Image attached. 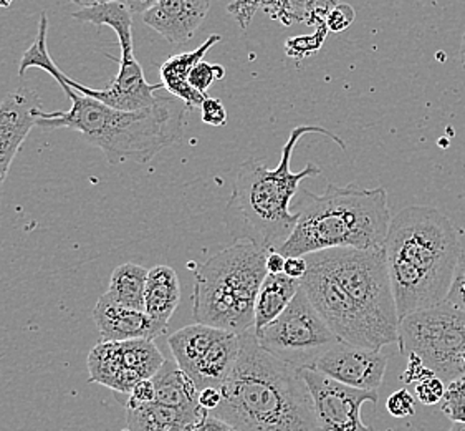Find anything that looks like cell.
<instances>
[{"label": "cell", "mask_w": 465, "mask_h": 431, "mask_svg": "<svg viewBox=\"0 0 465 431\" xmlns=\"http://www.w3.org/2000/svg\"><path fill=\"white\" fill-rule=\"evenodd\" d=\"M74 5L86 9V7H94V5H102V4H108V2H114V0H72Z\"/></svg>", "instance_id": "cell-40"}, {"label": "cell", "mask_w": 465, "mask_h": 431, "mask_svg": "<svg viewBox=\"0 0 465 431\" xmlns=\"http://www.w3.org/2000/svg\"><path fill=\"white\" fill-rule=\"evenodd\" d=\"M388 368V356L381 350L354 347L338 342L318 358L313 368L338 384L356 390L378 392Z\"/></svg>", "instance_id": "cell-12"}, {"label": "cell", "mask_w": 465, "mask_h": 431, "mask_svg": "<svg viewBox=\"0 0 465 431\" xmlns=\"http://www.w3.org/2000/svg\"><path fill=\"white\" fill-rule=\"evenodd\" d=\"M305 259L302 289L340 342L371 350L400 344L401 320L384 247H338Z\"/></svg>", "instance_id": "cell-1"}, {"label": "cell", "mask_w": 465, "mask_h": 431, "mask_svg": "<svg viewBox=\"0 0 465 431\" xmlns=\"http://www.w3.org/2000/svg\"><path fill=\"white\" fill-rule=\"evenodd\" d=\"M384 254L401 320L446 302L464 251L447 216L408 206L392 217Z\"/></svg>", "instance_id": "cell-3"}, {"label": "cell", "mask_w": 465, "mask_h": 431, "mask_svg": "<svg viewBox=\"0 0 465 431\" xmlns=\"http://www.w3.org/2000/svg\"><path fill=\"white\" fill-rule=\"evenodd\" d=\"M126 0H114L102 5L86 7L76 10L72 14L74 20H80L84 24L94 25H106L116 34L120 47H122V58L134 56V44H133V15Z\"/></svg>", "instance_id": "cell-22"}, {"label": "cell", "mask_w": 465, "mask_h": 431, "mask_svg": "<svg viewBox=\"0 0 465 431\" xmlns=\"http://www.w3.org/2000/svg\"><path fill=\"white\" fill-rule=\"evenodd\" d=\"M460 56H462V65L465 68V34L464 38H462V48H460Z\"/></svg>", "instance_id": "cell-43"}, {"label": "cell", "mask_w": 465, "mask_h": 431, "mask_svg": "<svg viewBox=\"0 0 465 431\" xmlns=\"http://www.w3.org/2000/svg\"><path fill=\"white\" fill-rule=\"evenodd\" d=\"M302 282L285 274H267L255 302V332L279 317L295 299Z\"/></svg>", "instance_id": "cell-23"}, {"label": "cell", "mask_w": 465, "mask_h": 431, "mask_svg": "<svg viewBox=\"0 0 465 431\" xmlns=\"http://www.w3.org/2000/svg\"><path fill=\"white\" fill-rule=\"evenodd\" d=\"M223 332L221 328L209 327L203 324L187 326L174 332L168 338V344L179 368L189 376Z\"/></svg>", "instance_id": "cell-24"}, {"label": "cell", "mask_w": 465, "mask_h": 431, "mask_svg": "<svg viewBox=\"0 0 465 431\" xmlns=\"http://www.w3.org/2000/svg\"><path fill=\"white\" fill-rule=\"evenodd\" d=\"M285 261H287V257L279 251H270L267 261H265L267 274H283Z\"/></svg>", "instance_id": "cell-38"}, {"label": "cell", "mask_w": 465, "mask_h": 431, "mask_svg": "<svg viewBox=\"0 0 465 431\" xmlns=\"http://www.w3.org/2000/svg\"><path fill=\"white\" fill-rule=\"evenodd\" d=\"M414 405H416L414 396L406 388H401V390H396L394 394L390 395V398L386 402V410L394 418H408L416 412Z\"/></svg>", "instance_id": "cell-30"}, {"label": "cell", "mask_w": 465, "mask_h": 431, "mask_svg": "<svg viewBox=\"0 0 465 431\" xmlns=\"http://www.w3.org/2000/svg\"><path fill=\"white\" fill-rule=\"evenodd\" d=\"M47 32V14H42V19L38 22L37 38H35L34 44L25 50V54L22 55V60H20L19 76H24V74L27 72L28 68L37 66L40 70L47 72L48 75L54 76V80H56V84H58L65 74L56 66L55 62L52 60V56L48 54Z\"/></svg>", "instance_id": "cell-26"}, {"label": "cell", "mask_w": 465, "mask_h": 431, "mask_svg": "<svg viewBox=\"0 0 465 431\" xmlns=\"http://www.w3.org/2000/svg\"><path fill=\"white\" fill-rule=\"evenodd\" d=\"M211 10V0H159L143 14V22L169 44L181 47L194 37Z\"/></svg>", "instance_id": "cell-15"}, {"label": "cell", "mask_w": 465, "mask_h": 431, "mask_svg": "<svg viewBox=\"0 0 465 431\" xmlns=\"http://www.w3.org/2000/svg\"><path fill=\"white\" fill-rule=\"evenodd\" d=\"M197 431H237L229 423L223 422L211 413H205L203 420L197 423Z\"/></svg>", "instance_id": "cell-37"}, {"label": "cell", "mask_w": 465, "mask_h": 431, "mask_svg": "<svg viewBox=\"0 0 465 431\" xmlns=\"http://www.w3.org/2000/svg\"><path fill=\"white\" fill-rule=\"evenodd\" d=\"M302 193L297 226L279 249L285 257L338 247H384L392 219L386 189L330 185L320 196Z\"/></svg>", "instance_id": "cell-6"}, {"label": "cell", "mask_w": 465, "mask_h": 431, "mask_svg": "<svg viewBox=\"0 0 465 431\" xmlns=\"http://www.w3.org/2000/svg\"><path fill=\"white\" fill-rule=\"evenodd\" d=\"M429 376H432V372L426 368V366L422 364V360L419 356H408V368L401 376L406 384H418L422 378H426Z\"/></svg>", "instance_id": "cell-34"}, {"label": "cell", "mask_w": 465, "mask_h": 431, "mask_svg": "<svg viewBox=\"0 0 465 431\" xmlns=\"http://www.w3.org/2000/svg\"><path fill=\"white\" fill-rule=\"evenodd\" d=\"M255 334L262 347L298 370L313 368L318 358L340 342L302 287L289 307Z\"/></svg>", "instance_id": "cell-9"}, {"label": "cell", "mask_w": 465, "mask_h": 431, "mask_svg": "<svg viewBox=\"0 0 465 431\" xmlns=\"http://www.w3.org/2000/svg\"><path fill=\"white\" fill-rule=\"evenodd\" d=\"M462 362H464V366H465V352H464V354H462Z\"/></svg>", "instance_id": "cell-45"}, {"label": "cell", "mask_w": 465, "mask_h": 431, "mask_svg": "<svg viewBox=\"0 0 465 431\" xmlns=\"http://www.w3.org/2000/svg\"><path fill=\"white\" fill-rule=\"evenodd\" d=\"M446 302L454 306L456 309L465 312V253L460 256L459 264H457L454 281H452V287L449 291Z\"/></svg>", "instance_id": "cell-31"}, {"label": "cell", "mask_w": 465, "mask_h": 431, "mask_svg": "<svg viewBox=\"0 0 465 431\" xmlns=\"http://www.w3.org/2000/svg\"><path fill=\"white\" fill-rule=\"evenodd\" d=\"M211 415L237 431H322L302 370L262 347L255 328L241 334V352Z\"/></svg>", "instance_id": "cell-2"}, {"label": "cell", "mask_w": 465, "mask_h": 431, "mask_svg": "<svg viewBox=\"0 0 465 431\" xmlns=\"http://www.w3.org/2000/svg\"><path fill=\"white\" fill-rule=\"evenodd\" d=\"M201 112H203L201 118H203L205 125L223 126L227 123V110H225V106L219 98L207 96L204 104L201 105Z\"/></svg>", "instance_id": "cell-32"}, {"label": "cell", "mask_w": 465, "mask_h": 431, "mask_svg": "<svg viewBox=\"0 0 465 431\" xmlns=\"http://www.w3.org/2000/svg\"><path fill=\"white\" fill-rule=\"evenodd\" d=\"M241 352V334H232L223 330L221 337L205 352L194 370L189 374L197 390L204 388H221L227 376H231L237 356Z\"/></svg>", "instance_id": "cell-19"}, {"label": "cell", "mask_w": 465, "mask_h": 431, "mask_svg": "<svg viewBox=\"0 0 465 431\" xmlns=\"http://www.w3.org/2000/svg\"><path fill=\"white\" fill-rule=\"evenodd\" d=\"M302 376L313 395L322 431H372L361 420V408L366 402L378 404V392L356 390L310 368Z\"/></svg>", "instance_id": "cell-11"}, {"label": "cell", "mask_w": 465, "mask_h": 431, "mask_svg": "<svg viewBox=\"0 0 465 431\" xmlns=\"http://www.w3.org/2000/svg\"><path fill=\"white\" fill-rule=\"evenodd\" d=\"M153 384L156 390V404L189 412H205L199 405L196 385L184 370L179 368L176 362L164 360L156 376H153Z\"/></svg>", "instance_id": "cell-20"}, {"label": "cell", "mask_w": 465, "mask_h": 431, "mask_svg": "<svg viewBox=\"0 0 465 431\" xmlns=\"http://www.w3.org/2000/svg\"><path fill=\"white\" fill-rule=\"evenodd\" d=\"M307 133L325 135L344 150L343 141L323 126H298L290 133L282 148L277 168L270 169L261 161H243L235 175L232 195L225 206L223 221L237 243H251L267 251H279L298 223V213L290 211V201L297 196L303 179L322 175V168L308 163L298 173L290 169V161L298 141Z\"/></svg>", "instance_id": "cell-5"}, {"label": "cell", "mask_w": 465, "mask_h": 431, "mask_svg": "<svg viewBox=\"0 0 465 431\" xmlns=\"http://www.w3.org/2000/svg\"><path fill=\"white\" fill-rule=\"evenodd\" d=\"M154 396H156V390H154L153 378H146V380H141L140 384L134 385V388L131 390V394L126 396L123 405L134 406V405L151 404L154 402Z\"/></svg>", "instance_id": "cell-33"}, {"label": "cell", "mask_w": 465, "mask_h": 431, "mask_svg": "<svg viewBox=\"0 0 465 431\" xmlns=\"http://www.w3.org/2000/svg\"><path fill=\"white\" fill-rule=\"evenodd\" d=\"M440 408L452 422H465V376L447 384Z\"/></svg>", "instance_id": "cell-27"}, {"label": "cell", "mask_w": 465, "mask_h": 431, "mask_svg": "<svg viewBox=\"0 0 465 431\" xmlns=\"http://www.w3.org/2000/svg\"><path fill=\"white\" fill-rule=\"evenodd\" d=\"M225 76V70L223 65H211L207 62H199L189 74V85L199 92L205 95L209 86L214 84L215 80H223Z\"/></svg>", "instance_id": "cell-28"}, {"label": "cell", "mask_w": 465, "mask_h": 431, "mask_svg": "<svg viewBox=\"0 0 465 431\" xmlns=\"http://www.w3.org/2000/svg\"><path fill=\"white\" fill-rule=\"evenodd\" d=\"M207 412H189L151 402L126 406L128 431H184Z\"/></svg>", "instance_id": "cell-21"}, {"label": "cell", "mask_w": 465, "mask_h": 431, "mask_svg": "<svg viewBox=\"0 0 465 431\" xmlns=\"http://www.w3.org/2000/svg\"><path fill=\"white\" fill-rule=\"evenodd\" d=\"M42 102L34 90L19 88L0 102V175L7 176L28 133L37 126Z\"/></svg>", "instance_id": "cell-14"}, {"label": "cell", "mask_w": 465, "mask_h": 431, "mask_svg": "<svg viewBox=\"0 0 465 431\" xmlns=\"http://www.w3.org/2000/svg\"><path fill=\"white\" fill-rule=\"evenodd\" d=\"M5 178H7V176H2V175H0V195H2V186H4V181H5Z\"/></svg>", "instance_id": "cell-44"}, {"label": "cell", "mask_w": 465, "mask_h": 431, "mask_svg": "<svg viewBox=\"0 0 465 431\" xmlns=\"http://www.w3.org/2000/svg\"><path fill=\"white\" fill-rule=\"evenodd\" d=\"M449 431H465V422H454Z\"/></svg>", "instance_id": "cell-41"}, {"label": "cell", "mask_w": 465, "mask_h": 431, "mask_svg": "<svg viewBox=\"0 0 465 431\" xmlns=\"http://www.w3.org/2000/svg\"><path fill=\"white\" fill-rule=\"evenodd\" d=\"M12 4H14V0H0V7L2 9H9Z\"/></svg>", "instance_id": "cell-42"}, {"label": "cell", "mask_w": 465, "mask_h": 431, "mask_svg": "<svg viewBox=\"0 0 465 431\" xmlns=\"http://www.w3.org/2000/svg\"><path fill=\"white\" fill-rule=\"evenodd\" d=\"M447 385L438 376H429L416 384V398L426 406L440 405L446 395Z\"/></svg>", "instance_id": "cell-29"}, {"label": "cell", "mask_w": 465, "mask_h": 431, "mask_svg": "<svg viewBox=\"0 0 465 431\" xmlns=\"http://www.w3.org/2000/svg\"><path fill=\"white\" fill-rule=\"evenodd\" d=\"M270 251L235 243L214 254L196 271L193 316L197 324L243 334L255 326V302L267 277Z\"/></svg>", "instance_id": "cell-7"}, {"label": "cell", "mask_w": 465, "mask_h": 431, "mask_svg": "<svg viewBox=\"0 0 465 431\" xmlns=\"http://www.w3.org/2000/svg\"><path fill=\"white\" fill-rule=\"evenodd\" d=\"M401 354L416 356L444 384L465 376V312L450 304L419 310L400 322Z\"/></svg>", "instance_id": "cell-8"}, {"label": "cell", "mask_w": 465, "mask_h": 431, "mask_svg": "<svg viewBox=\"0 0 465 431\" xmlns=\"http://www.w3.org/2000/svg\"><path fill=\"white\" fill-rule=\"evenodd\" d=\"M62 88L72 100V108L68 112L38 113L37 126L82 133L84 140L104 153L113 166L126 161L149 163L184 136L189 108L176 96H158L153 106L122 112L76 94L70 85H62Z\"/></svg>", "instance_id": "cell-4"}, {"label": "cell", "mask_w": 465, "mask_h": 431, "mask_svg": "<svg viewBox=\"0 0 465 431\" xmlns=\"http://www.w3.org/2000/svg\"><path fill=\"white\" fill-rule=\"evenodd\" d=\"M108 56L116 60L114 56ZM116 62L120 64V72L113 80V84L104 90H94L90 86H84L72 80L70 76H66V74L58 85L60 86L65 84L70 85L76 94L90 96L106 106H112L114 110H122V112H136L156 104L158 102L156 92L163 88V84L151 85L146 82L143 66L136 60V56L118 58Z\"/></svg>", "instance_id": "cell-13"}, {"label": "cell", "mask_w": 465, "mask_h": 431, "mask_svg": "<svg viewBox=\"0 0 465 431\" xmlns=\"http://www.w3.org/2000/svg\"><path fill=\"white\" fill-rule=\"evenodd\" d=\"M181 302V284L176 271L169 266H156L149 269L146 291H144V312L156 336L164 334L169 320Z\"/></svg>", "instance_id": "cell-17"}, {"label": "cell", "mask_w": 465, "mask_h": 431, "mask_svg": "<svg viewBox=\"0 0 465 431\" xmlns=\"http://www.w3.org/2000/svg\"><path fill=\"white\" fill-rule=\"evenodd\" d=\"M221 402H223L221 388L211 386V388H204V390L199 392V405L207 413L214 412Z\"/></svg>", "instance_id": "cell-35"}, {"label": "cell", "mask_w": 465, "mask_h": 431, "mask_svg": "<svg viewBox=\"0 0 465 431\" xmlns=\"http://www.w3.org/2000/svg\"><path fill=\"white\" fill-rule=\"evenodd\" d=\"M94 320L103 342H124L134 338L158 337L146 312L128 309L103 294L94 309Z\"/></svg>", "instance_id": "cell-16"}, {"label": "cell", "mask_w": 465, "mask_h": 431, "mask_svg": "<svg viewBox=\"0 0 465 431\" xmlns=\"http://www.w3.org/2000/svg\"><path fill=\"white\" fill-rule=\"evenodd\" d=\"M159 0H126L128 7L133 14H144L146 10L151 9Z\"/></svg>", "instance_id": "cell-39"}, {"label": "cell", "mask_w": 465, "mask_h": 431, "mask_svg": "<svg viewBox=\"0 0 465 431\" xmlns=\"http://www.w3.org/2000/svg\"><path fill=\"white\" fill-rule=\"evenodd\" d=\"M149 271L140 264L126 263L118 266L112 274L108 296L128 309L144 312V291Z\"/></svg>", "instance_id": "cell-25"}, {"label": "cell", "mask_w": 465, "mask_h": 431, "mask_svg": "<svg viewBox=\"0 0 465 431\" xmlns=\"http://www.w3.org/2000/svg\"><path fill=\"white\" fill-rule=\"evenodd\" d=\"M307 259L305 257H287L285 261V267H283V274L289 276L292 279L302 281L307 274Z\"/></svg>", "instance_id": "cell-36"}, {"label": "cell", "mask_w": 465, "mask_h": 431, "mask_svg": "<svg viewBox=\"0 0 465 431\" xmlns=\"http://www.w3.org/2000/svg\"><path fill=\"white\" fill-rule=\"evenodd\" d=\"M221 40H223L221 35H211L196 50L169 56L168 60L159 66V76H161L163 88H166L169 94L176 96L177 100L184 102L189 110L201 106L207 98V95L199 94L189 85V74L199 62H203L205 54Z\"/></svg>", "instance_id": "cell-18"}, {"label": "cell", "mask_w": 465, "mask_h": 431, "mask_svg": "<svg viewBox=\"0 0 465 431\" xmlns=\"http://www.w3.org/2000/svg\"><path fill=\"white\" fill-rule=\"evenodd\" d=\"M164 356L154 340L134 338L124 342H100L88 356L90 382L108 386L114 394L128 395L141 380L153 378Z\"/></svg>", "instance_id": "cell-10"}]
</instances>
